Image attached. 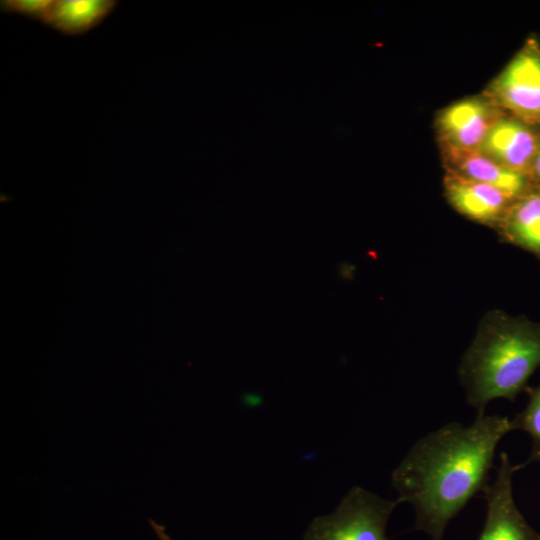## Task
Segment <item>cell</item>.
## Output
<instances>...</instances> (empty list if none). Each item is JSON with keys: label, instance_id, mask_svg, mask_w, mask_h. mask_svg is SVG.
<instances>
[{"label": "cell", "instance_id": "6da1fadb", "mask_svg": "<svg viewBox=\"0 0 540 540\" xmlns=\"http://www.w3.org/2000/svg\"><path fill=\"white\" fill-rule=\"evenodd\" d=\"M510 419L477 414L464 426L450 422L419 439L391 475L400 503L415 512V529L442 540L449 522L488 485L498 443Z\"/></svg>", "mask_w": 540, "mask_h": 540}, {"label": "cell", "instance_id": "7a4b0ae2", "mask_svg": "<svg viewBox=\"0 0 540 540\" xmlns=\"http://www.w3.org/2000/svg\"><path fill=\"white\" fill-rule=\"evenodd\" d=\"M540 366V323L498 309L487 312L464 352L458 373L477 414L498 398L514 401Z\"/></svg>", "mask_w": 540, "mask_h": 540}, {"label": "cell", "instance_id": "3957f363", "mask_svg": "<svg viewBox=\"0 0 540 540\" xmlns=\"http://www.w3.org/2000/svg\"><path fill=\"white\" fill-rule=\"evenodd\" d=\"M398 504L355 486L333 513L311 522L303 540H388L386 525Z\"/></svg>", "mask_w": 540, "mask_h": 540}, {"label": "cell", "instance_id": "277c9868", "mask_svg": "<svg viewBox=\"0 0 540 540\" xmlns=\"http://www.w3.org/2000/svg\"><path fill=\"white\" fill-rule=\"evenodd\" d=\"M506 114L540 128V42L527 38L482 91Z\"/></svg>", "mask_w": 540, "mask_h": 540}, {"label": "cell", "instance_id": "5b68a950", "mask_svg": "<svg viewBox=\"0 0 540 540\" xmlns=\"http://www.w3.org/2000/svg\"><path fill=\"white\" fill-rule=\"evenodd\" d=\"M506 114L482 93L439 110L434 129L439 148L477 150L490 130Z\"/></svg>", "mask_w": 540, "mask_h": 540}, {"label": "cell", "instance_id": "8992f818", "mask_svg": "<svg viewBox=\"0 0 540 540\" xmlns=\"http://www.w3.org/2000/svg\"><path fill=\"white\" fill-rule=\"evenodd\" d=\"M521 468L511 464L507 453H500L495 479L482 492L486 518L478 540H540L514 501L513 475Z\"/></svg>", "mask_w": 540, "mask_h": 540}, {"label": "cell", "instance_id": "52a82bcc", "mask_svg": "<svg viewBox=\"0 0 540 540\" xmlns=\"http://www.w3.org/2000/svg\"><path fill=\"white\" fill-rule=\"evenodd\" d=\"M539 144L540 128L506 115L490 130L476 151L529 178Z\"/></svg>", "mask_w": 540, "mask_h": 540}, {"label": "cell", "instance_id": "ba28073f", "mask_svg": "<svg viewBox=\"0 0 540 540\" xmlns=\"http://www.w3.org/2000/svg\"><path fill=\"white\" fill-rule=\"evenodd\" d=\"M443 190L447 202L455 211L494 230L514 200L493 186L446 172Z\"/></svg>", "mask_w": 540, "mask_h": 540}, {"label": "cell", "instance_id": "9c48e42d", "mask_svg": "<svg viewBox=\"0 0 540 540\" xmlns=\"http://www.w3.org/2000/svg\"><path fill=\"white\" fill-rule=\"evenodd\" d=\"M439 151L446 173L488 184L514 199L536 186L527 176L498 164L476 150L439 148Z\"/></svg>", "mask_w": 540, "mask_h": 540}, {"label": "cell", "instance_id": "30bf717a", "mask_svg": "<svg viewBox=\"0 0 540 540\" xmlns=\"http://www.w3.org/2000/svg\"><path fill=\"white\" fill-rule=\"evenodd\" d=\"M496 232L505 243L540 259V186L512 201Z\"/></svg>", "mask_w": 540, "mask_h": 540}, {"label": "cell", "instance_id": "8fae6325", "mask_svg": "<svg viewBox=\"0 0 540 540\" xmlns=\"http://www.w3.org/2000/svg\"><path fill=\"white\" fill-rule=\"evenodd\" d=\"M117 4L114 0L54 1L45 24L65 36H82L100 25Z\"/></svg>", "mask_w": 540, "mask_h": 540}, {"label": "cell", "instance_id": "7c38bea8", "mask_svg": "<svg viewBox=\"0 0 540 540\" xmlns=\"http://www.w3.org/2000/svg\"><path fill=\"white\" fill-rule=\"evenodd\" d=\"M528 402L525 408L510 419V429L526 432L532 439L531 453L522 468L532 462L540 463V385L527 387Z\"/></svg>", "mask_w": 540, "mask_h": 540}, {"label": "cell", "instance_id": "4fadbf2b", "mask_svg": "<svg viewBox=\"0 0 540 540\" xmlns=\"http://www.w3.org/2000/svg\"><path fill=\"white\" fill-rule=\"evenodd\" d=\"M54 0H4L1 11L18 14L45 24Z\"/></svg>", "mask_w": 540, "mask_h": 540}, {"label": "cell", "instance_id": "5bb4252c", "mask_svg": "<svg viewBox=\"0 0 540 540\" xmlns=\"http://www.w3.org/2000/svg\"><path fill=\"white\" fill-rule=\"evenodd\" d=\"M529 178L534 184L540 186V144L531 166Z\"/></svg>", "mask_w": 540, "mask_h": 540}, {"label": "cell", "instance_id": "9a60e30c", "mask_svg": "<svg viewBox=\"0 0 540 540\" xmlns=\"http://www.w3.org/2000/svg\"><path fill=\"white\" fill-rule=\"evenodd\" d=\"M150 524L152 525L154 531L156 532L160 540H171L169 536L166 534L163 526L157 524L156 522L152 520H150Z\"/></svg>", "mask_w": 540, "mask_h": 540}]
</instances>
